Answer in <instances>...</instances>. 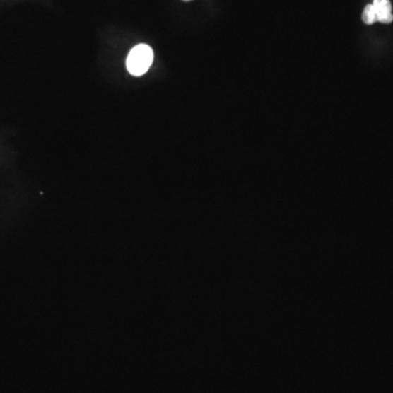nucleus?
<instances>
[{
  "mask_svg": "<svg viewBox=\"0 0 393 393\" xmlns=\"http://www.w3.org/2000/svg\"><path fill=\"white\" fill-rule=\"evenodd\" d=\"M154 54L152 48L146 44L134 46L130 51L126 61L128 71L134 77L143 76L153 63Z\"/></svg>",
  "mask_w": 393,
  "mask_h": 393,
  "instance_id": "obj_1",
  "label": "nucleus"
},
{
  "mask_svg": "<svg viewBox=\"0 0 393 393\" xmlns=\"http://www.w3.org/2000/svg\"><path fill=\"white\" fill-rule=\"evenodd\" d=\"M375 11H376L377 21L389 24L393 21L392 6L390 0H374Z\"/></svg>",
  "mask_w": 393,
  "mask_h": 393,
  "instance_id": "obj_2",
  "label": "nucleus"
},
{
  "mask_svg": "<svg viewBox=\"0 0 393 393\" xmlns=\"http://www.w3.org/2000/svg\"><path fill=\"white\" fill-rule=\"evenodd\" d=\"M363 21L368 24V25L377 22L376 11H375L374 6L367 5L365 7L364 11H363Z\"/></svg>",
  "mask_w": 393,
  "mask_h": 393,
  "instance_id": "obj_3",
  "label": "nucleus"
},
{
  "mask_svg": "<svg viewBox=\"0 0 393 393\" xmlns=\"http://www.w3.org/2000/svg\"><path fill=\"white\" fill-rule=\"evenodd\" d=\"M184 1H192V0H184Z\"/></svg>",
  "mask_w": 393,
  "mask_h": 393,
  "instance_id": "obj_4",
  "label": "nucleus"
}]
</instances>
